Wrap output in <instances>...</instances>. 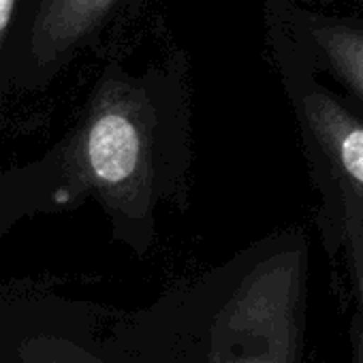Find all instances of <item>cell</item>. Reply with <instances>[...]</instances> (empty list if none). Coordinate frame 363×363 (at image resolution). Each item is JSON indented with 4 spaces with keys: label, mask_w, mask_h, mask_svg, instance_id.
<instances>
[{
    "label": "cell",
    "mask_w": 363,
    "mask_h": 363,
    "mask_svg": "<svg viewBox=\"0 0 363 363\" xmlns=\"http://www.w3.org/2000/svg\"><path fill=\"white\" fill-rule=\"evenodd\" d=\"M310 282L303 229H282L164 291L111 333V363H301Z\"/></svg>",
    "instance_id": "obj_1"
},
{
    "label": "cell",
    "mask_w": 363,
    "mask_h": 363,
    "mask_svg": "<svg viewBox=\"0 0 363 363\" xmlns=\"http://www.w3.org/2000/svg\"><path fill=\"white\" fill-rule=\"evenodd\" d=\"M67 197H92L137 255L156 242L160 210L193 193V82L184 50L139 73L109 69L62 150Z\"/></svg>",
    "instance_id": "obj_2"
},
{
    "label": "cell",
    "mask_w": 363,
    "mask_h": 363,
    "mask_svg": "<svg viewBox=\"0 0 363 363\" xmlns=\"http://www.w3.org/2000/svg\"><path fill=\"white\" fill-rule=\"evenodd\" d=\"M269 56L293 113L318 208L344 201L363 220V113L333 92L263 5Z\"/></svg>",
    "instance_id": "obj_3"
},
{
    "label": "cell",
    "mask_w": 363,
    "mask_h": 363,
    "mask_svg": "<svg viewBox=\"0 0 363 363\" xmlns=\"http://www.w3.org/2000/svg\"><path fill=\"white\" fill-rule=\"evenodd\" d=\"M284 22L293 43L318 75H327L363 111V16L323 11L301 0H261Z\"/></svg>",
    "instance_id": "obj_4"
},
{
    "label": "cell",
    "mask_w": 363,
    "mask_h": 363,
    "mask_svg": "<svg viewBox=\"0 0 363 363\" xmlns=\"http://www.w3.org/2000/svg\"><path fill=\"white\" fill-rule=\"evenodd\" d=\"M130 3L139 0H41L30 41L37 65L50 67L65 60Z\"/></svg>",
    "instance_id": "obj_5"
},
{
    "label": "cell",
    "mask_w": 363,
    "mask_h": 363,
    "mask_svg": "<svg viewBox=\"0 0 363 363\" xmlns=\"http://www.w3.org/2000/svg\"><path fill=\"white\" fill-rule=\"evenodd\" d=\"M316 220L329 257H342L346 265L357 303L354 325L363 333V220L344 201L318 208Z\"/></svg>",
    "instance_id": "obj_6"
},
{
    "label": "cell",
    "mask_w": 363,
    "mask_h": 363,
    "mask_svg": "<svg viewBox=\"0 0 363 363\" xmlns=\"http://www.w3.org/2000/svg\"><path fill=\"white\" fill-rule=\"evenodd\" d=\"M30 363H111L103 352L69 337H45L33 344Z\"/></svg>",
    "instance_id": "obj_7"
},
{
    "label": "cell",
    "mask_w": 363,
    "mask_h": 363,
    "mask_svg": "<svg viewBox=\"0 0 363 363\" xmlns=\"http://www.w3.org/2000/svg\"><path fill=\"white\" fill-rule=\"evenodd\" d=\"M18 0H0V48L7 37V30L13 22V11H16Z\"/></svg>",
    "instance_id": "obj_8"
},
{
    "label": "cell",
    "mask_w": 363,
    "mask_h": 363,
    "mask_svg": "<svg viewBox=\"0 0 363 363\" xmlns=\"http://www.w3.org/2000/svg\"><path fill=\"white\" fill-rule=\"evenodd\" d=\"M352 346H354V363H363V333L357 325L352 333Z\"/></svg>",
    "instance_id": "obj_9"
}]
</instances>
